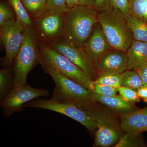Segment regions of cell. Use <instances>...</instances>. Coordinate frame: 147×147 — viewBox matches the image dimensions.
Returning a JSON list of instances; mask_svg holds the SVG:
<instances>
[{
  "label": "cell",
  "instance_id": "obj_1",
  "mask_svg": "<svg viewBox=\"0 0 147 147\" xmlns=\"http://www.w3.org/2000/svg\"><path fill=\"white\" fill-rule=\"evenodd\" d=\"M97 11L94 7L79 5L69 8L65 13L62 37L76 47L85 48L96 24Z\"/></svg>",
  "mask_w": 147,
  "mask_h": 147
},
{
  "label": "cell",
  "instance_id": "obj_2",
  "mask_svg": "<svg viewBox=\"0 0 147 147\" xmlns=\"http://www.w3.org/2000/svg\"><path fill=\"white\" fill-rule=\"evenodd\" d=\"M97 21L112 48L126 53L134 40L129 27L127 16L110 6L98 13Z\"/></svg>",
  "mask_w": 147,
  "mask_h": 147
},
{
  "label": "cell",
  "instance_id": "obj_3",
  "mask_svg": "<svg viewBox=\"0 0 147 147\" xmlns=\"http://www.w3.org/2000/svg\"><path fill=\"white\" fill-rule=\"evenodd\" d=\"M42 68L55 83L52 99L59 102L71 103L86 113L96 102L93 99L89 90L52 69L46 67Z\"/></svg>",
  "mask_w": 147,
  "mask_h": 147
},
{
  "label": "cell",
  "instance_id": "obj_4",
  "mask_svg": "<svg viewBox=\"0 0 147 147\" xmlns=\"http://www.w3.org/2000/svg\"><path fill=\"white\" fill-rule=\"evenodd\" d=\"M23 42L13 65V87L27 84L28 74L39 63V51L37 46L36 32L32 27L24 28Z\"/></svg>",
  "mask_w": 147,
  "mask_h": 147
},
{
  "label": "cell",
  "instance_id": "obj_5",
  "mask_svg": "<svg viewBox=\"0 0 147 147\" xmlns=\"http://www.w3.org/2000/svg\"><path fill=\"white\" fill-rule=\"evenodd\" d=\"M86 113L93 117L96 122L94 146L107 147L115 146L123 136V132H124L116 113L100 107L97 102Z\"/></svg>",
  "mask_w": 147,
  "mask_h": 147
},
{
  "label": "cell",
  "instance_id": "obj_6",
  "mask_svg": "<svg viewBox=\"0 0 147 147\" xmlns=\"http://www.w3.org/2000/svg\"><path fill=\"white\" fill-rule=\"evenodd\" d=\"M39 63L73 80L89 90L92 80L79 67L50 46L42 45L40 47Z\"/></svg>",
  "mask_w": 147,
  "mask_h": 147
},
{
  "label": "cell",
  "instance_id": "obj_7",
  "mask_svg": "<svg viewBox=\"0 0 147 147\" xmlns=\"http://www.w3.org/2000/svg\"><path fill=\"white\" fill-rule=\"evenodd\" d=\"M24 107L40 108L57 112L78 122L91 132L96 130V122L94 119L71 103L59 102L52 98H37L24 104Z\"/></svg>",
  "mask_w": 147,
  "mask_h": 147
},
{
  "label": "cell",
  "instance_id": "obj_8",
  "mask_svg": "<svg viewBox=\"0 0 147 147\" xmlns=\"http://www.w3.org/2000/svg\"><path fill=\"white\" fill-rule=\"evenodd\" d=\"M24 28L16 18L0 26V38L5 47V55L1 64L11 68L24 39Z\"/></svg>",
  "mask_w": 147,
  "mask_h": 147
},
{
  "label": "cell",
  "instance_id": "obj_9",
  "mask_svg": "<svg viewBox=\"0 0 147 147\" xmlns=\"http://www.w3.org/2000/svg\"><path fill=\"white\" fill-rule=\"evenodd\" d=\"M48 90L36 88L27 84L13 88L1 100V106L5 117H8L22 110L24 104L38 98L49 95Z\"/></svg>",
  "mask_w": 147,
  "mask_h": 147
},
{
  "label": "cell",
  "instance_id": "obj_10",
  "mask_svg": "<svg viewBox=\"0 0 147 147\" xmlns=\"http://www.w3.org/2000/svg\"><path fill=\"white\" fill-rule=\"evenodd\" d=\"M50 47L79 67L89 76L92 81L95 79L96 71L94 64L85 48L72 45L63 38L55 40Z\"/></svg>",
  "mask_w": 147,
  "mask_h": 147
},
{
  "label": "cell",
  "instance_id": "obj_11",
  "mask_svg": "<svg viewBox=\"0 0 147 147\" xmlns=\"http://www.w3.org/2000/svg\"><path fill=\"white\" fill-rule=\"evenodd\" d=\"M65 13H46L36 19V34H38L42 38L47 40H55L62 37Z\"/></svg>",
  "mask_w": 147,
  "mask_h": 147
},
{
  "label": "cell",
  "instance_id": "obj_12",
  "mask_svg": "<svg viewBox=\"0 0 147 147\" xmlns=\"http://www.w3.org/2000/svg\"><path fill=\"white\" fill-rule=\"evenodd\" d=\"M94 64L96 72L121 74L127 69L126 53L112 48Z\"/></svg>",
  "mask_w": 147,
  "mask_h": 147
},
{
  "label": "cell",
  "instance_id": "obj_13",
  "mask_svg": "<svg viewBox=\"0 0 147 147\" xmlns=\"http://www.w3.org/2000/svg\"><path fill=\"white\" fill-rule=\"evenodd\" d=\"M85 48L93 63L112 48L98 22L94 27Z\"/></svg>",
  "mask_w": 147,
  "mask_h": 147
},
{
  "label": "cell",
  "instance_id": "obj_14",
  "mask_svg": "<svg viewBox=\"0 0 147 147\" xmlns=\"http://www.w3.org/2000/svg\"><path fill=\"white\" fill-rule=\"evenodd\" d=\"M121 127L124 132L143 133L147 131V106L120 116Z\"/></svg>",
  "mask_w": 147,
  "mask_h": 147
},
{
  "label": "cell",
  "instance_id": "obj_15",
  "mask_svg": "<svg viewBox=\"0 0 147 147\" xmlns=\"http://www.w3.org/2000/svg\"><path fill=\"white\" fill-rule=\"evenodd\" d=\"M91 92L92 97L95 102L105 105L109 110L120 116L139 109L134 103L125 100L120 95L105 97Z\"/></svg>",
  "mask_w": 147,
  "mask_h": 147
},
{
  "label": "cell",
  "instance_id": "obj_16",
  "mask_svg": "<svg viewBox=\"0 0 147 147\" xmlns=\"http://www.w3.org/2000/svg\"><path fill=\"white\" fill-rule=\"evenodd\" d=\"M126 53L127 69L136 71L147 63V42L134 40Z\"/></svg>",
  "mask_w": 147,
  "mask_h": 147
},
{
  "label": "cell",
  "instance_id": "obj_17",
  "mask_svg": "<svg viewBox=\"0 0 147 147\" xmlns=\"http://www.w3.org/2000/svg\"><path fill=\"white\" fill-rule=\"evenodd\" d=\"M129 27L131 30L134 39L147 42V23L136 16L129 14L127 16Z\"/></svg>",
  "mask_w": 147,
  "mask_h": 147
},
{
  "label": "cell",
  "instance_id": "obj_18",
  "mask_svg": "<svg viewBox=\"0 0 147 147\" xmlns=\"http://www.w3.org/2000/svg\"><path fill=\"white\" fill-rule=\"evenodd\" d=\"M15 13L16 20L24 28L32 27V23L30 16L28 13L21 0H7Z\"/></svg>",
  "mask_w": 147,
  "mask_h": 147
},
{
  "label": "cell",
  "instance_id": "obj_19",
  "mask_svg": "<svg viewBox=\"0 0 147 147\" xmlns=\"http://www.w3.org/2000/svg\"><path fill=\"white\" fill-rule=\"evenodd\" d=\"M30 16L38 19L46 13L47 0H21Z\"/></svg>",
  "mask_w": 147,
  "mask_h": 147
},
{
  "label": "cell",
  "instance_id": "obj_20",
  "mask_svg": "<svg viewBox=\"0 0 147 147\" xmlns=\"http://www.w3.org/2000/svg\"><path fill=\"white\" fill-rule=\"evenodd\" d=\"M13 72L10 68H3L0 71V99L5 97L13 87Z\"/></svg>",
  "mask_w": 147,
  "mask_h": 147
},
{
  "label": "cell",
  "instance_id": "obj_21",
  "mask_svg": "<svg viewBox=\"0 0 147 147\" xmlns=\"http://www.w3.org/2000/svg\"><path fill=\"white\" fill-rule=\"evenodd\" d=\"M147 145L142 133L125 132L115 147H145Z\"/></svg>",
  "mask_w": 147,
  "mask_h": 147
},
{
  "label": "cell",
  "instance_id": "obj_22",
  "mask_svg": "<svg viewBox=\"0 0 147 147\" xmlns=\"http://www.w3.org/2000/svg\"><path fill=\"white\" fill-rule=\"evenodd\" d=\"M121 86L137 90L143 86L141 77L136 70L127 69L121 73Z\"/></svg>",
  "mask_w": 147,
  "mask_h": 147
},
{
  "label": "cell",
  "instance_id": "obj_23",
  "mask_svg": "<svg viewBox=\"0 0 147 147\" xmlns=\"http://www.w3.org/2000/svg\"><path fill=\"white\" fill-rule=\"evenodd\" d=\"M131 14L147 23V0H128Z\"/></svg>",
  "mask_w": 147,
  "mask_h": 147
},
{
  "label": "cell",
  "instance_id": "obj_24",
  "mask_svg": "<svg viewBox=\"0 0 147 147\" xmlns=\"http://www.w3.org/2000/svg\"><path fill=\"white\" fill-rule=\"evenodd\" d=\"M93 81L97 84L119 88L121 86V75L120 74L102 72L99 73Z\"/></svg>",
  "mask_w": 147,
  "mask_h": 147
},
{
  "label": "cell",
  "instance_id": "obj_25",
  "mask_svg": "<svg viewBox=\"0 0 147 147\" xmlns=\"http://www.w3.org/2000/svg\"><path fill=\"white\" fill-rule=\"evenodd\" d=\"M90 90L102 96L110 97L117 94L118 92V88L97 84L92 81Z\"/></svg>",
  "mask_w": 147,
  "mask_h": 147
},
{
  "label": "cell",
  "instance_id": "obj_26",
  "mask_svg": "<svg viewBox=\"0 0 147 147\" xmlns=\"http://www.w3.org/2000/svg\"><path fill=\"white\" fill-rule=\"evenodd\" d=\"M14 11L9 4L1 1L0 3V26L15 19Z\"/></svg>",
  "mask_w": 147,
  "mask_h": 147
},
{
  "label": "cell",
  "instance_id": "obj_27",
  "mask_svg": "<svg viewBox=\"0 0 147 147\" xmlns=\"http://www.w3.org/2000/svg\"><path fill=\"white\" fill-rule=\"evenodd\" d=\"M47 4L46 13H65L69 9L66 0H47Z\"/></svg>",
  "mask_w": 147,
  "mask_h": 147
},
{
  "label": "cell",
  "instance_id": "obj_28",
  "mask_svg": "<svg viewBox=\"0 0 147 147\" xmlns=\"http://www.w3.org/2000/svg\"><path fill=\"white\" fill-rule=\"evenodd\" d=\"M118 92L124 99L131 103L135 104L141 100L136 90L127 87L120 86L118 88Z\"/></svg>",
  "mask_w": 147,
  "mask_h": 147
},
{
  "label": "cell",
  "instance_id": "obj_29",
  "mask_svg": "<svg viewBox=\"0 0 147 147\" xmlns=\"http://www.w3.org/2000/svg\"><path fill=\"white\" fill-rule=\"evenodd\" d=\"M110 6L119 9L126 16L131 14L128 0H111Z\"/></svg>",
  "mask_w": 147,
  "mask_h": 147
},
{
  "label": "cell",
  "instance_id": "obj_30",
  "mask_svg": "<svg viewBox=\"0 0 147 147\" xmlns=\"http://www.w3.org/2000/svg\"><path fill=\"white\" fill-rule=\"evenodd\" d=\"M111 0H96L94 7L98 12L107 9L110 7Z\"/></svg>",
  "mask_w": 147,
  "mask_h": 147
},
{
  "label": "cell",
  "instance_id": "obj_31",
  "mask_svg": "<svg viewBox=\"0 0 147 147\" xmlns=\"http://www.w3.org/2000/svg\"><path fill=\"white\" fill-rule=\"evenodd\" d=\"M141 77L143 86H147V63L136 70Z\"/></svg>",
  "mask_w": 147,
  "mask_h": 147
},
{
  "label": "cell",
  "instance_id": "obj_32",
  "mask_svg": "<svg viewBox=\"0 0 147 147\" xmlns=\"http://www.w3.org/2000/svg\"><path fill=\"white\" fill-rule=\"evenodd\" d=\"M137 91L139 97L147 103V86H142Z\"/></svg>",
  "mask_w": 147,
  "mask_h": 147
},
{
  "label": "cell",
  "instance_id": "obj_33",
  "mask_svg": "<svg viewBox=\"0 0 147 147\" xmlns=\"http://www.w3.org/2000/svg\"><path fill=\"white\" fill-rule=\"evenodd\" d=\"M96 0H79L80 5L94 7Z\"/></svg>",
  "mask_w": 147,
  "mask_h": 147
},
{
  "label": "cell",
  "instance_id": "obj_34",
  "mask_svg": "<svg viewBox=\"0 0 147 147\" xmlns=\"http://www.w3.org/2000/svg\"><path fill=\"white\" fill-rule=\"evenodd\" d=\"M66 3L68 8L80 5L79 0H66Z\"/></svg>",
  "mask_w": 147,
  "mask_h": 147
}]
</instances>
